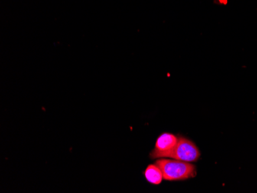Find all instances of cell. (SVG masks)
<instances>
[{"label":"cell","instance_id":"obj_1","mask_svg":"<svg viewBox=\"0 0 257 193\" xmlns=\"http://www.w3.org/2000/svg\"><path fill=\"white\" fill-rule=\"evenodd\" d=\"M156 164L163 172V178L167 181H182L196 175V167L190 162L175 158H158Z\"/></svg>","mask_w":257,"mask_h":193},{"label":"cell","instance_id":"obj_2","mask_svg":"<svg viewBox=\"0 0 257 193\" xmlns=\"http://www.w3.org/2000/svg\"><path fill=\"white\" fill-rule=\"evenodd\" d=\"M177 142L178 138L173 134L168 132L162 134L157 139L154 150L150 152V158L152 159L171 158L177 146Z\"/></svg>","mask_w":257,"mask_h":193},{"label":"cell","instance_id":"obj_3","mask_svg":"<svg viewBox=\"0 0 257 193\" xmlns=\"http://www.w3.org/2000/svg\"><path fill=\"white\" fill-rule=\"evenodd\" d=\"M200 157V150L192 141L184 137L178 138V142L172 155V158L183 162H196Z\"/></svg>","mask_w":257,"mask_h":193},{"label":"cell","instance_id":"obj_4","mask_svg":"<svg viewBox=\"0 0 257 193\" xmlns=\"http://www.w3.org/2000/svg\"><path fill=\"white\" fill-rule=\"evenodd\" d=\"M144 175H145L146 179L150 183L154 184V185H159L161 183L163 179V172L157 164L149 165L146 168Z\"/></svg>","mask_w":257,"mask_h":193}]
</instances>
